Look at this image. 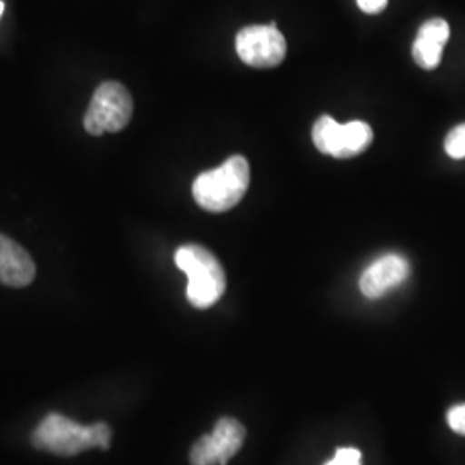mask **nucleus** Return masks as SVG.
<instances>
[{"label": "nucleus", "mask_w": 465, "mask_h": 465, "mask_svg": "<svg viewBox=\"0 0 465 465\" xmlns=\"http://www.w3.org/2000/svg\"><path fill=\"white\" fill-rule=\"evenodd\" d=\"M35 272L36 269L30 253L11 238L0 234V282L23 288L34 282Z\"/></svg>", "instance_id": "10"}, {"label": "nucleus", "mask_w": 465, "mask_h": 465, "mask_svg": "<svg viewBox=\"0 0 465 465\" xmlns=\"http://www.w3.org/2000/svg\"><path fill=\"white\" fill-rule=\"evenodd\" d=\"M450 38L449 23L441 17H434L426 21L417 34L416 42L412 45V55L419 67L431 71L440 66L443 49Z\"/></svg>", "instance_id": "9"}, {"label": "nucleus", "mask_w": 465, "mask_h": 465, "mask_svg": "<svg viewBox=\"0 0 465 465\" xmlns=\"http://www.w3.org/2000/svg\"><path fill=\"white\" fill-rule=\"evenodd\" d=\"M134 116V99L126 86L105 82L95 90L84 114V130L94 136L117 134L128 126Z\"/></svg>", "instance_id": "4"}, {"label": "nucleus", "mask_w": 465, "mask_h": 465, "mask_svg": "<svg viewBox=\"0 0 465 465\" xmlns=\"http://www.w3.org/2000/svg\"><path fill=\"white\" fill-rule=\"evenodd\" d=\"M2 13H4V4H2V0H0V16H2Z\"/></svg>", "instance_id": "15"}, {"label": "nucleus", "mask_w": 465, "mask_h": 465, "mask_svg": "<svg viewBox=\"0 0 465 465\" xmlns=\"http://www.w3.org/2000/svg\"><path fill=\"white\" fill-rule=\"evenodd\" d=\"M324 465H362V453L357 449H338L331 460Z\"/></svg>", "instance_id": "12"}, {"label": "nucleus", "mask_w": 465, "mask_h": 465, "mask_svg": "<svg viewBox=\"0 0 465 465\" xmlns=\"http://www.w3.org/2000/svg\"><path fill=\"white\" fill-rule=\"evenodd\" d=\"M32 441L38 450L71 457L86 449H109L111 428L105 422L82 426L67 417L50 414L38 424Z\"/></svg>", "instance_id": "1"}, {"label": "nucleus", "mask_w": 465, "mask_h": 465, "mask_svg": "<svg viewBox=\"0 0 465 465\" xmlns=\"http://www.w3.org/2000/svg\"><path fill=\"white\" fill-rule=\"evenodd\" d=\"M372 128L364 121L340 124L331 116H321L312 128L316 149L336 159H350L362 153L372 143Z\"/></svg>", "instance_id": "5"}, {"label": "nucleus", "mask_w": 465, "mask_h": 465, "mask_svg": "<svg viewBox=\"0 0 465 465\" xmlns=\"http://www.w3.org/2000/svg\"><path fill=\"white\" fill-rule=\"evenodd\" d=\"M445 150L451 159H465V124L450 132L445 140Z\"/></svg>", "instance_id": "11"}, {"label": "nucleus", "mask_w": 465, "mask_h": 465, "mask_svg": "<svg viewBox=\"0 0 465 465\" xmlns=\"http://www.w3.org/2000/svg\"><path fill=\"white\" fill-rule=\"evenodd\" d=\"M357 4L366 15H380L386 9L388 0H357Z\"/></svg>", "instance_id": "14"}, {"label": "nucleus", "mask_w": 465, "mask_h": 465, "mask_svg": "<svg viewBox=\"0 0 465 465\" xmlns=\"http://www.w3.org/2000/svg\"><path fill=\"white\" fill-rule=\"evenodd\" d=\"M176 266L188 276L186 297L197 309H209L226 292V274L213 252L200 245H183L174 253Z\"/></svg>", "instance_id": "3"}, {"label": "nucleus", "mask_w": 465, "mask_h": 465, "mask_svg": "<svg viewBox=\"0 0 465 465\" xmlns=\"http://www.w3.org/2000/svg\"><path fill=\"white\" fill-rule=\"evenodd\" d=\"M250 166L245 157L232 155L223 166L202 173L193 182V197L209 213H226L245 197Z\"/></svg>", "instance_id": "2"}, {"label": "nucleus", "mask_w": 465, "mask_h": 465, "mask_svg": "<svg viewBox=\"0 0 465 465\" xmlns=\"http://www.w3.org/2000/svg\"><path fill=\"white\" fill-rule=\"evenodd\" d=\"M411 274V264L399 253H386L367 267L361 276V292L367 299H381L395 290Z\"/></svg>", "instance_id": "8"}, {"label": "nucleus", "mask_w": 465, "mask_h": 465, "mask_svg": "<svg viewBox=\"0 0 465 465\" xmlns=\"http://www.w3.org/2000/svg\"><path fill=\"white\" fill-rule=\"evenodd\" d=\"M236 52L247 66L276 67L286 57V40L274 23L253 25L236 35Z\"/></svg>", "instance_id": "6"}, {"label": "nucleus", "mask_w": 465, "mask_h": 465, "mask_svg": "<svg viewBox=\"0 0 465 465\" xmlns=\"http://www.w3.org/2000/svg\"><path fill=\"white\" fill-rule=\"evenodd\" d=\"M247 431L232 417L219 419L213 434L202 436L190 451L192 465H226L243 447Z\"/></svg>", "instance_id": "7"}, {"label": "nucleus", "mask_w": 465, "mask_h": 465, "mask_svg": "<svg viewBox=\"0 0 465 465\" xmlns=\"http://www.w3.org/2000/svg\"><path fill=\"white\" fill-rule=\"evenodd\" d=\"M450 430L465 436V403L453 405L447 414Z\"/></svg>", "instance_id": "13"}]
</instances>
